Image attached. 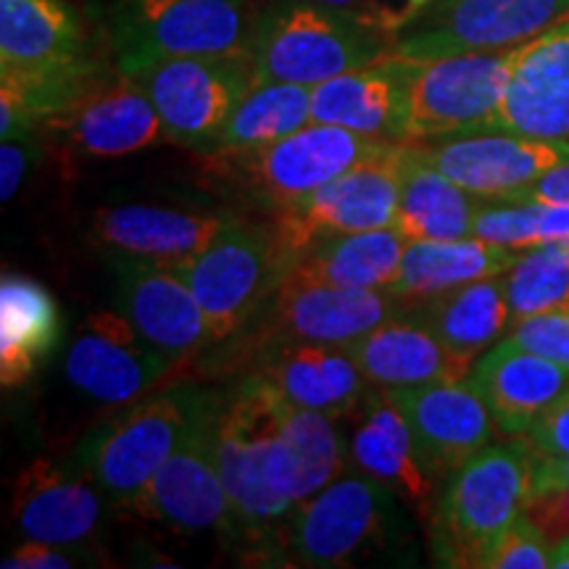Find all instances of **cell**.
<instances>
[{"label":"cell","mask_w":569,"mask_h":569,"mask_svg":"<svg viewBox=\"0 0 569 569\" xmlns=\"http://www.w3.org/2000/svg\"><path fill=\"white\" fill-rule=\"evenodd\" d=\"M511 311V325L519 319L569 309V256L559 243L530 248L501 274Z\"/></svg>","instance_id":"obj_36"},{"label":"cell","mask_w":569,"mask_h":569,"mask_svg":"<svg viewBox=\"0 0 569 569\" xmlns=\"http://www.w3.org/2000/svg\"><path fill=\"white\" fill-rule=\"evenodd\" d=\"M559 246H561V248H565V253L569 256V240H565V243H559Z\"/></svg>","instance_id":"obj_48"},{"label":"cell","mask_w":569,"mask_h":569,"mask_svg":"<svg viewBox=\"0 0 569 569\" xmlns=\"http://www.w3.org/2000/svg\"><path fill=\"white\" fill-rule=\"evenodd\" d=\"M415 146L448 180L488 201L515 198L549 169L569 161V142L525 138L496 127L448 134Z\"/></svg>","instance_id":"obj_16"},{"label":"cell","mask_w":569,"mask_h":569,"mask_svg":"<svg viewBox=\"0 0 569 569\" xmlns=\"http://www.w3.org/2000/svg\"><path fill=\"white\" fill-rule=\"evenodd\" d=\"M393 142L369 140L346 127L311 122L267 146L217 151L209 156L211 172L234 184L261 209L277 213L332 182Z\"/></svg>","instance_id":"obj_5"},{"label":"cell","mask_w":569,"mask_h":569,"mask_svg":"<svg viewBox=\"0 0 569 569\" xmlns=\"http://www.w3.org/2000/svg\"><path fill=\"white\" fill-rule=\"evenodd\" d=\"M549 459H551V457H549ZM551 461H553V465H557L559 472L565 475V478L569 480V457H567V459H551Z\"/></svg>","instance_id":"obj_46"},{"label":"cell","mask_w":569,"mask_h":569,"mask_svg":"<svg viewBox=\"0 0 569 569\" xmlns=\"http://www.w3.org/2000/svg\"><path fill=\"white\" fill-rule=\"evenodd\" d=\"M311 124V88L293 82H253L206 153L267 146Z\"/></svg>","instance_id":"obj_34"},{"label":"cell","mask_w":569,"mask_h":569,"mask_svg":"<svg viewBox=\"0 0 569 569\" xmlns=\"http://www.w3.org/2000/svg\"><path fill=\"white\" fill-rule=\"evenodd\" d=\"M71 565L74 561L67 549L40 540H27L3 559V569H69Z\"/></svg>","instance_id":"obj_41"},{"label":"cell","mask_w":569,"mask_h":569,"mask_svg":"<svg viewBox=\"0 0 569 569\" xmlns=\"http://www.w3.org/2000/svg\"><path fill=\"white\" fill-rule=\"evenodd\" d=\"M478 196L467 193L425 159L417 146L398 151V211L393 227L415 240H461L472 238Z\"/></svg>","instance_id":"obj_30"},{"label":"cell","mask_w":569,"mask_h":569,"mask_svg":"<svg viewBox=\"0 0 569 569\" xmlns=\"http://www.w3.org/2000/svg\"><path fill=\"white\" fill-rule=\"evenodd\" d=\"M569 17V0H432L403 13L390 53L438 59L511 51Z\"/></svg>","instance_id":"obj_10"},{"label":"cell","mask_w":569,"mask_h":569,"mask_svg":"<svg viewBox=\"0 0 569 569\" xmlns=\"http://www.w3.org/2000/svg\"><path fill=\"white\" fill-rule=\"evenodd\" d=\"M315 3L338 6V9H351V11H372L369 6H365V0H315Z\"/></svg>","instance_id":"obj_45"},{"label":"cell","mask_w":569,"mask_h":569,"mask_svg":"<svg viewBox=\"0 0 569 569\" xmlns=\"http://www.w3.org/2000/svg\"><path fill=\"white\" fill-rule=\"evenodd\" d=\"M501 201H538V203H565L569 206V161L559 163L532 182L528 190L515 198H501Z\"/></svg>","instance_id":"obj_43"},{"label":"cell","mask_w":569,"mask_h":569,"mask_svg":"<svg viewBox=\"0 0 569 569\" xmlns=\"http://www.w3.org/2000/svg\"><path fill=\"white\" fill-rule=\"evenodd\" d=\"M507 338L511 343L569 369V309L519 319L509 327Z\"/></svg>","instance_id":"obj_39"},{"label":"cell","mask_w":569,"mask_h":569,"mask_svg":"<svg viewBox=\"0 0 569 569\" xmlns=\"http://www.w3.org/2000/svg\"><path fill=\"white\" fill-rule=\"evenodd\" d=\"M525 446L538 457L567 459L569 457V393L559 398L553 407L519 436Z\"/></svg>","instance_id":"obj_40"},{"label":"cell","mask_w":569,"mask_h":569,"mask_svg":"<svg viewBox=\"0 0 569 569\" xmlns=\"http://www.w3.org/2000/svg\"><path fill=\"white\" fill-rule=\"evenodd\" d=\"M290 401L264 375L219 396L217 461L230 498V536L272 546L306 493L288 436Z\"/></svg>","instance_id":"obj_1"},{"label":"cell","mask_w":569,"mask_h":569,"mask_svg":"<svg viewBox=\"0 0 569 569\" xmlns=\"http://www.w3.org/2000/svg\"><path fill=\"white\" fill-rule=\"evenodd\" d=\"M106 21L122 71L172 56L251 53L246 0H111Z\"/></svg>","instance_id":"obj_8"},{"label":"cell","mask_w":569,"mask_h":569,"mask_svg":"<svg viewBox=\"0 0 569 569\" xmlns=\"http://www.w3.org/2000/svg\"><path fill=\"white\" fill-rule=\"evenodd\" d=\"M469 380L493 411L498 430L509 438L528 432L569 393L567 367L511 343L509 338L482 356Z\"/></svg>","instance_id":"obj_25"},{"label":"cell","mask_w":569,"mask_h":569,"mask_svg":"<svg viewBox=\"0 0 569 569\" xmlns=\"http://www.w3.org/2000/svg\"><path fill=\"white\" fill-rule=\"evenodd\" d=\"M353 411L356 422L348 443L351 465L425 517L430 511L436 480L419 459L411 427L396 398L390 390L375 388L372 393H365Z\"/></svg>","instance_id":"obj_22"},{"label":"cell","mask_w":569,"mask_h":569,"mask_svg":"<svg viewBox=\"0 0 569 569\" xmlns=\"http://www.w3.org/2000/svg\"><path fill=\"white\" fill-rule=\"evenodd\" d=\"M409 3H411V11H415V9H422V6L430 3V0H409Z\"/></svg>","instance_id":"obj_47"},{"label":"cell","mask_w":569,"mask_h":569,"mask_svg":"<svg viewBox=\"0 0 569 569\" xmlns=\"http://www.w3.org/2000/svg\"><path fill=\"white\" fill-rule=\"evenodd\" d=\"M415 436L419 459L432 480H446L493 443V411L472 380L430 382L390 390Z\"/></svg>","instance_id":"obj_18"},{"label":"cell","mask_w":569,"mask_h":569,"mask_svg":"<svg viewBox=\"0 0 569 569\" xmlns=\"http://www.w3.org/2000/svg\"><path fill=\"white\" fill-rule=\"evenodd\" d=\"M496 130L569 142V17L517 48Z\"/></svg>","instance_id":"obj_20"},{"label":"cell","mask_w":569,"mask_h":569,"mask_svg":"<svg viewBox=\"0 0 569 569\" xmlns=\"http://www.w3.org/2000/svg\"><path fill=\"white\" fill-rule=\"evenodd\" d=\"M217 396L196 386H180L132 401L90 432L77 453V465L103 496L127 507L182 446Z\"/></svg>","instance_id":"obj_4"},{"label":"cell","mask_w":569,"mask_h":569,"mask_svg":"<svg viewBox=\"0 0 569 569\" xmlns=\"http://www.w3.org/2000/svg\"><path fill=\"white\" fill-rule=\"evenodd\" d=\"M517 259L519 253L511 248L482 243L478 238L415 240L407 243L390 293L409 303L427 301L461 284L507 274Z\"/></svg>","instance_id":"obj_32"},{"label":"cell","mask_w":569,"mask_h":569,"mask_svg":"<svg viewBox=\"0 0 569 569\" xmlns=\"http://www.w3.org/2000/svg\"><path fill=\"white\" fill-rule=\"evenodd\" d=\"M69 153L84 159H119L159 142L163 124L142 84L119 69L117 77H90L88 84L42 122Z\"/></svg>","instance_id":"obj_14"},{"label":"cell","mask_w":569,"mask_h":569,"mask_svg":"<svg viewBox=\"0 0 569 569\" xmlns=\"http://www.w3.org/2000/svg\"><path fill=\"white\" fill-rule=\"evenodd\" d=\"M61 336V317L46 284L6 272L0 280V382L17 388L53 351Z\"/></svg>","instance_id":"obj_33"},{"label":"cell","mask_w":569,"mask_h":569,"mask_svg":"<svg viewBox=\"0 0 569 569\" xmlns=\"http://www.w3.org/2000/svg\"><path fill=\"white\" fill-rule=\"evenodd\" d=\"M259 375L269 377L296 407L343 417L365 398V377L348 346L261 343Z\"/></svg>","instance_id":"obj_26"},{"label":"cell","mask_w":569,"mask_h":569,"mask_svg":"<svg viewBox=\"0 0 569 569\" xmlns=\"http://www.w3.org/2000/svg\"><path fill=\"white\" fill-rule=\"evenodd\" d=\"M532 472L522 515L543 532L551 546L569 538V480L549 457L530 451Z\"/></svg>","instance_id":"obj_37"},{"label":"cell","mask_w":569,"mask_h":569,"mask_svg":"<svg viewBox=\"0 0 569 569\" xmlns=\"http://www.w3.org/2000/svg\"><path fill=\"white\" fill-rule=\"evenodd\" d=\"M232 219L230 213L163 209L146 203L111 206L92 219V238L111 253L172 267L201 253Z\"/></svg>","instance_id":"obj_24"},{"label":"cell","mask_w":569,"mask_h":569,"mask_svg":"<svg viewBox=\"0 0 569 569\" xmlns=\"http://www.w3.org/2000/svg\"><path fill=\"white\" fill-rule=\"evenodd\" d=\"M515 56L517 48L438 59L398 56L407 84V146L496 127Z\"/></svg>","instance_id":"obj_9"},{"label":"cell","mask_w":569,"mask_h":569,"mask_svg":"<svg viewBox=\"0 0 569 569\" xmlns=\"http://www.w3.org/2000/svg\"><path fill=\"white\" fill-rule=\"evenodd\" d=\"M532 459L522 440L490 443L446 482L430 525V549L443 567H480L498 538L522 517Z\"/></svg>","instance_id":"obj_3"},{"label":"cell","mask_w":569,"mask_h":569,"mask_svg":"<svg viewBox=\"0 0 569 569\" xmlns=\"http://www.w3.org/2000/svg\"><path fill=\"white\" fill-rule=\"evenodd\" d=\"M111 267L117 274L119 311L156 351L177 365L213 343L201 303L180 274L124 253H111Z\"/></svg>","instance_id":"obj_19"},{"label":"cell","mask_w":569,"mask_h":569,"mask_svg":"<svg viewBox=\"0 0 569 569\" xmlns=\"http://www.w3.org/2000/svg\"><path fill=\"white\" fill-rule=\"evenodd\" d=\"M551 567L569 569V538L553 546V551H551Z\"/></svg>","instance_id":"obj_44"},{"label":"cell","mask_w":569,"mask_h":569,"mask_svg":"<svg viewBox=\"0 0 569 569\" xmlns=\"http://www.w3.org/2000/svg\"><path fill=\"white\" fill-rule=\"evenodd\" d=\"M403 306L407 301L390 290L330 288V284L282 280L256 317L259 343L348 346L403 311Z\"/></svg>","instance_id":"obj_15"},{"label":"cell","mask_w":569,"mask_h":569,"mask_svg":"<svg viewBox=\"0 0 569 569\" xmlns=\"http://www.w3.org/2000/svg\"><path fill=\"white\" fill-rule=\"evenodd\" d=\"M409 306L436 332L461 380L511 327L501 277L461 284L457 290Z\"/></svg>","instance_id":"obj_29"},{"label":"cell","mask_w":569,"mask_h":569,"mask_svg":"<svg viewBox=\"0 0 569 569\" xmlns=\"http://www.w3.org/2000/svg\"><path fill=\"white\" fill-rule=\"evenodd\" d=\"M311 122L346 127L369 140L407 146V84L401 59L386 53L311 88Z\"/></svg>","instance_id":"obj_23"},{"label":"cell","mask_w":569,"mask_h":569,"mask_svg":"<svg viewBox=\"0 0 569 569\" xmlns=\"http://www.w3.org/2000/svg\"><path fill=\"white\" fill-rule=\"evenodd\" d=\"M103 490L88 475L32 461L13 486V522L27 540L77 549L96 536L103 522Z\"/></svg>","instance_id":"obj_21"},{"label":"cell","mask_w":569,"mask_h":569,"mask_svg":"<svg viewBox=\"0 0 569 569\" xmlns=\"http://www.w3.org/2000/svg\"><path fill=\"white\" fill-rule=\"evenodd\" d=\"M401 17L338 9L315 0H277L253 19V82L315 88L375 63L390 53L382 34L393 38Z\"/></svg>","instance_id":"obj_2"},{"label":"cell","mask_w":569,"mask_h":569,"mask_svg":"<svg viewBox=\"0 0 569 569\" xmlns=\"http://www.w3.org/2000/svg\"><path fill=\"white\" fill-rule=\"evenodd\" d=\"M398 530L396 496L372 478L346 475L298 503L272 549L296 567H348L386 551Z\"/></svg>","instance_id":"obj_6"},{"label":"cell","mask_w":569,"mask_h":569,"mask_svg":"<svg viewBox=\"0 0 569 569\" xmlns=\"http://www.w3.org/2000/svg\"><path fill=\"white\" fill-rule=\"evenodd\" d=\"M472 238L482 243L530 251L538 246L569 240V206L538 201H480L475 213Z\"/></svg>","instance_id":"obj_35"},{"label":"cell","mask_w":569,"mask_h":569,"mask_svg":"<svg viewBox=\"0 0 569 569\" xmlns=\"http://www.w3.org/2000/svg\"><path fill=\"white\" fill-rule=\"evenodd\" d=\"M201 303L213 343L251 327L293 269L274 227L232 219L201 253L169 267Z\"/></svg>","instance_id":"obj_7"},{"label":"cell","mask_w":569,"mask_h":569,"mask_svg":"<svg viewBox=\"0 0 569 569\" xmlns=\"http://www.w3.org/2000/svg\"><path fill=\"white\" fill-rule=\"evenodd\" d=\"M217 409L219 396L127 509L177 532L230 536V498L217 461Z\"/></svg>","instance_id":"obj_13"},{"label":"cell","mask_w":569,"mask_h":569,"mask_svg":"<svg viewBox=\"0 0 569 569\" xmlns=\"http://www.w3.org/2000/svg\"><path fill=\"white\" fill-rule=\"evenodd\" d=\"M84 67L82 32L61 0H0V71L56 74Z\"/></svg>","instance_id":"obj_28"},{"label":"cell","mask_w":569,"mask_h":569,"mask_svg":"<svg viewBox=\"0 0 569 569\" xmlns=\"http://www.w3.org/2000/svg\"><path fill=\"white\" fill-rule=\"evenodd\" d=\"M551 551L543 532L522 515L498 538L482 569H546L551 567Z\"/></svg>","instance_id":"obj_38"},{"label":"cell","mask_w":569,"mask_h":569,"mask_svg":"<svg viewBox=\"0 0 569 569\" xmlns=\"http://www.w3.org/2000/svg\"><path fill=\"white\" fill-rule=\"evenodd\" d=\"M398 151L401 146H386L372 159L274 213V234L293 264L306 248L325 238L393 227L398 211Z\"/></svg>","instance_id":"obj_12"},{"label":"cell","mask_w":569,"mask_h":569,"mask_svg":"<svg viewBox=\"0 0 569 569\" xmlns=\"http://www.w3.org/2000/svg\"><path fill=\"white\" fill-rule=\"evenodd\" d=\"M407 238L396 227L336 234L309 246L284 280L330 288L390 290L401 272Z\"/></svg>","instance_id":"obj_31"},{"label":"cell","mask_w":569,"mask_h":569,"mask_svg":"<svg viewBox=\"0 0 569 569\" xmlns=\"http://www.w3.org/2000/svg\"><path fill=\"white\" fill-rule=\"evenodd\" d=\"M134 80L159 111L167 138L206 153L253 84L251 53L172 56L138 67Z\"/></svg>","instance_id":"obj_11"},{"label":"cell","mask_w":569,"mask_h":569,"mask_svg":"<svg viewBox=\"0 0 569 569\" xmlns=\"http://www.w3.org/2000/svg\"><path fill=\"white\" fill-rule=\"evenodd\" d=\"M174 361L148 343L122 311H96L84 319L67 356V377L80 393L111 407H127L167 380Z\"/></svg>","instance_id":"obj_17"},{"label":"cell","mask_w":569,"mask_h":569,"mask_svg":"<svg viewBox=\"0 0 569 569\" xmlns=\"http://www.w3.org/2000/svg\"><path fill=\"white\" fill-rule=\"evenodd\" d=\"M348 351L367 386L380 390L461 380L443 343L430 330V325L415 309H409V303L396 317L348 343Z\"/></svg>","instance_id":"obj_27"},{"label":"cell","mask_w":569,"mask_h":569,"mask_svg":"<svg viewBox=\"0 0 569 569\" xmlns=\"http://www.w3.org/2000/svg\"><path fill=\"white\" fill-rule=\"evenodd\" d=\"M27 138H11L3 140V151H0V198L11 201L17 196L21 180H24L27 167H30L32 151L21 146Z\"/></svg>","instance_id":"obj_42"}]
</instances>
